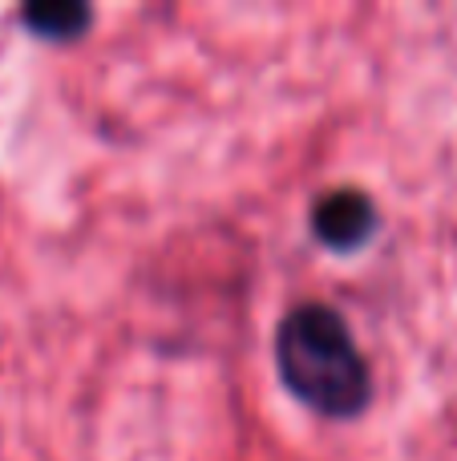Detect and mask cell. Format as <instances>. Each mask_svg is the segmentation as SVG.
I'll return each instance as SVG.
<instances>
[{"label": "cell", "instance_id": "6da1fadb", "mask_svg": "<svg viewBox=\"0 0 457 461\" xmlns=\"http://www.w3.org/2000/svg\"><path fill=\"white\" fill-rule=\"evenodd\" d=\"M275 365L296 401L320 417H361L372 401V373L345 316L328 303H300L275 332Z\"/></svg>", "mask_w": 457, "mask_h": 461}, {"label": "cell", "instance_id": "7a4b0ae2", "mask_svg": "<svg viewBox=\"0 0 457 461\" xmlns=\"http://www.w3.org/2000/svg\"><path fill=\"white\" fill-rule=\"evenodd\" d=\"M377 227H381L377 203L364 191H328L312 207V235L336 255L361 251L377 235Z\"/></svg>", "mask_w": 457, "mask_h": 461}, {"label": "cell", "instance_id": "3957f363", "mask_svg": "<svg viewBox=\"0 0 457 461\" xmlns=\"http://www.w3.org/2000/svg\"><path fill=\"white\" fill-rule=\"evenodd\" d=\"M21 21L29 24L32 37L40 41H77L81 32L89 29V21H94V8L85 5H29L21 13Z\"/></svg>", "mask_w": 457, "mask_h": 461}]
</instances>
